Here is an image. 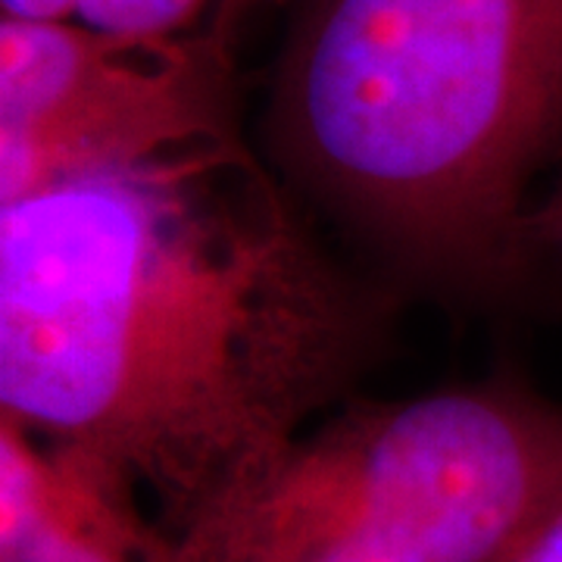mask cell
<instances>
[{"mask_svg":"<svg viewBox=\"0 0 562 562\" xmlns=\"http://www.w3.org/2000/svg\"><path fill=\"white\" fill-rule=\"evenodd\" d=\"M0 210V419L125 472L166 528L347 401L397 310L244 135Z\"/></svg>","mask_w":562,"mask_h":562,"instance_id":"obj_1","label":"cell"},{"mask_svg":"<svg viewBox=\"0 0 562 562\" xmlns=\"http://www.w3.org/2000/svg\"><path fill=\"white\" fill-rule=\"evenodd\" d=\"M279 172L387 272L509 294L562 160V0H303L269 116Z\"/></svg>","mask_w":562,"mask_h":562,"instance_id":"obj_2","label":"cell"},{"mask_svg":"<svg viewBox=\"0 0 562 562\" xmlns=\"http://www.w3.org/2000/svg\"><path fill=\"white\" fill-rule=\"evenodd\" d=\"M562 497V406L516 379L347 397L203 501L179 562H501Z\"/></svg>","mask_w":562,"mask_h":562,"instance_id":"obj_3","label":"cell"},{"mask_svg":"<svg viewBox=\"0 0 562 562\" xmlns=\"http://www.w3.org/2000/svg\"><path fill=\"white\" fill-rule=\"evenodd\" d=\"M241 25L135 38L0 16V206L241 138Z\"/></svg>","mask_w":562,"mask_h":562,"instance_id":"obj_4","label":"cell"},{"mask_svg":"<svg viewBox=\"0 0 562 562\" xmlns=\"http://www.w3.org/2000/svg\"><path fill=\"white\" fill-rule=\"evenodd\" d=\"M125 472L0 419V562H179Z\"/></svg>","mask_w":562,"mask_h":562,"instance_id":"obj_5","label":"cell"},{"mask_svg":"<svg viewBox=\"0 0 562 562\" xmlns=\"http://www.w3.org/2000/svg\"><path fill=\"white\" fill-rule=\"evenodd\" d=\"M262 0H0L3 16L76 22L94 32L169 38L210 25H241Z\"/></svg>","mask_w":562,"mask_h":562,"instance_id":"obj_6","label":"cell"},{"mask_svg":"<svg viewBox=\"0 0 562 562\" xmlns=\"http://www.w3.org/2000/svg\"><path fill=\"white\" fill-rule=\"evenodd\" d=\"M525 235H528V247L538 266L541 262L562 266V176L553 181V188H547L541 198L531 203Z\"/></svg>","mask_w":562,"mask_h":562,"instance_id":"obj_7","label":"cell"},{"mask_svg":"<svg viewBox=\"0 0 562 562\" xmlns=\"http://www.w3.org/2000/svg\"><path fill=\"white\" fill-rule=\"evenodd\" d=\"M501 562H562V497L525 531Z\"/></svg>","mask_w":562,"mask_h":562,"instance_id":"obj_8","label":"cell"}]
</instances>
